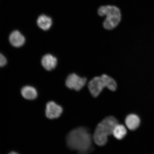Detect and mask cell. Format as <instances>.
<instances>
[{
    "label": "cell",
    "instance_id": "cell-1",
    "mask_svg": "<svg viewBox=\"0 0 154 154\" xmlns=\"http://www.w3.org/2000/svg\"><path fill=\"white\" fill-rule=\"evenodd\" d=\"M92 140L93 136L88 129L80 127L69 133L66 142L69 149L78 151L79 154H88L92 149Z\"/></svg>",
    "mask_w": 154,
    "mask_h": 154
},
{
    "label": "cell",
    "instance_id": "cell-2",
    "mask_svg": "<svg viewBox=\"0 0 154 154\" xmlns=\"http://www.w3.org/2000/svg\"><path fill=\"white\" fill-rule=\"evenodd\" d=\"M118 123L117 119L112 116L103 119L97 125L94 131L93 138L95 143L99 146L105 145L108 137L112 134L113 128Z\"/></svg>",
    "mask_w": 154,
    "mask_h": 154
},
{
    "label": "cell",
    "instance_id": "cell-3",
    "mask_svg": "<svg viewBox=\"0 0 154 154\" xmlns=\"http://www.w3.org/2000/svg\"><path fill=\"white\" fill-rule=\"evenodd\" d=\"M88 90L94 97H97L104 88H107L115 91L117 88V82L114 79L107 74L94 77L88 83Z\"/></svg>",
    "mask_w": 154,
    "mask_h": 154
},
{
    "label": "cell",
    "instance_id": "cell-4",
    "mask_svg": "<svg viewBox=\"0 0 154 154\" xmlns=\"http://www.w3.org/2000/svg\"><path fill=\"white\" fill-rule=\"evenodd\" d=\"M100 16H106L103 21V28L107 30H112L120 23L121 15L120 9L115 6L106 5L100 7L98 11Z\"/></svg>",
    "mask_w": 154,
    "mask_h": 154
},
{
    "label": "cell",
    "instance_id": "cell-5",
    "mask_svg": "<svg viewBox=\"0 0 154 154\" xmlns=\"http://www.w3.org/2000/svg\"><path fill=\"white\" fill-rule=\"evenodd\" d=\"M87 81L85 77H81L76 73H72L67 76L65 85L69 89L78 91L85 86Z\"/></svg>",
    "mask_w": 154,
    "mask_h": 154
},
{
    "label": "cell",
    "instance_id": "cell-6",
    "mask_svg": "<svg viewBox=\"0 0 154 154\" xmlns=\"http://www.w3.org/2000/svg\"><path fill=\"white\" fill-rule=\"evenodd\" d=\"M63 112V108L54 102H49L46 105L45 114L48 119H54L58 118L60 116Z\"/></svg>",
    "mask_w": 154,
    "mask_h": 154
},
{
    "label": "cell",
    "instance_id": "cell-7",
    "mask_svg": "<svg viewBox=\"0 0 154 154\" xmlns=\"http://www.w3.org/2000/svg\"><path fill=\"white\" fill-rule=\"evenodd\" d=\"M42 66L48 71H51L56 67L57 60L56 57L51 54H47L44 56L42 59Z\"/></svg>",
    "mask_w": 154,
    "mask_h": 154
},
{
    "label": "cell",
    "instance_id": "cell-8",
    "mask_svg": "<svg viewBox=\"0 0 154 154\" xmlns=\"http://www.w3.org/2000/svg\"><path fill=\"white\" fill-rule=\"evenodd\" d=\"M10 43L15 47H22L25 42L24 36L18 30H15L9 36Z\"/></svg>",
    "mask_w": 154,
    "mask_h": 154
},
{
    "label": "cell",
    "instance_id": "cell-9",
    "mask_svg": "<svg viewBox=\"0 0 154 154\" xmlns=\"http://www.w3.org/2000/svg\"><path fill=\"white\" fill-rule=\"evenodd\" d=\"M125 124L129 129L134 130L139 126L140 120L138 115L134 114H131L127 116L125 119Z\"/></svg>",
    "mask_w": 154,
    "mask_h": 154
},
{
    "label": "cell",
    "instance_id": "cell-10",
    "mask_svg": "<svg viewBox=\"0 0 154 154\" xmlns=\"http://www.w3.org/2000/svg\"><path fill=\"white\" fill-rule=\"evenodd\" d=\"M21 94L25 99L34 100L37 97L38 93L35 88L31 86L24 87L21 91Z\"/></svg>",
    "mask_w": 154,
    "mask_h": 154
},
{
    "label": "cell",
    "instance_id": "cell-11",
    "mask_svg": "<svg viewBox=\"0 0 154 154\" xmlns=\"http://www.w3.org/2000/svg\"><path fill=\"white\" fill-rule=\"evenodd\" d=\"M37 24L38 26L42 29L47 30L51 28L52 25V20L50 17L43 14L38 17Z\"/></svg>",
    "mask_w": 154,
    "mask_h": 154
},
{
    "label": "cell",
    "instance_id": "cell-12",
    "mask_svg": "<svg viewBox=\"0 0 154 154\" xmlns=\"http://www.w3.org/2000/svg\"><path fill=\"white\" fill-rule=\"evenodd\" d=\"M127 132L126 128L124 125L118 123L113 128L112 134L117 139L121 140L126 136Z\"/></svg>",
    "mask_w": 154,
    "mask_h": 154
},
{
    "label": "cell",
    "instance_id": "cell-13",
    "mask_svg": "<svg viewBox=\"0 0 154 154\" xmlns=\"http://www.w3.org/2000/svg\"><path fill=\"white\" fill-rule=\"evenodd\" d=\"M7 63V60L5 57L0 53V67L5 66Z\"/></svg>",
    "mask_w": 154,
    "mask_h": 154
},
{
    "label": "cell",
    "instance_id": "cell-14",
    "mask_svg": "<svg viewBox=\"0 0 154 154\" xmlns=\"http://www.w3.org/2000/svg\"><path fill=\"white\" fill-rule=\"evenodd\" d=\"M8 154H18V153L16 152H11V153H9Z\"/></svg>",
    "mask_w": 154,
    "mask_h": 154
}]
</instances>
